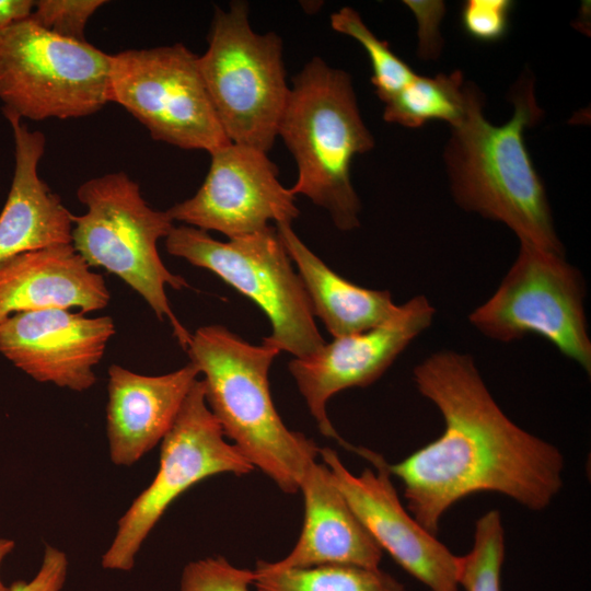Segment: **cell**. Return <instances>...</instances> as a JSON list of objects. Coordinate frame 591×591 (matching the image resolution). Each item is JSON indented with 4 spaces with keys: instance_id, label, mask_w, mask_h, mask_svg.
Masks as SVG:
<instances>
[{
    "instance_id": "obj_1",
    "label": "cell",
    "mask_w": 591,
    "mask_h": 591,
    "mask_svg": "<svg viewBox=\"0 0 591 591\" xmlns=\"http://www.w3.org/2000/svg\"><path fill=\"white\" fill-rule=\"evenodd\" d=\"M414 381L440 410L444 429L389 470L427 531L437 535L444 512L476 493L500 494L533 511L549 506L563 488L561 452L503 413L472 356L431 354L415 367Z\"/></svg>"
},
{
    "instance_id": "obj_2",
    "label": "cell",
    "mask_w": 591,
    "mask_h": 591,
    "mask_svg": "<svg viewBox=\"0 0 591 591\" xmlns=\"http://www.w3.org/2000/svg\"><path fill=\"white\" fill-rule=\"evenodd\" d=\"M512 103L511 119L495 126L485 118L479 97L465 120L452 128L444 155L453 197L463 209L509 227L520 243L565 255L523 139L543 114L531 79L518 82Z\"/></svg>"
},
{
    "instance_id": "obj_3",
    "label": "cell",
    "mask_w": 591,
    "mask_h": 591,
    "mask_svg": "<svg viewBox=\"0 0 591 591\" xmlns=\"http://www.w3.org/2000/svg\"><path fill=\"white\" fill-rule=\"evenodd\" d=\"M186 351L204 374L207 405L224 436L282 491H299L320 448L289 430L274 405L268 375L280 351L265 341L250 344L218 324L197 328Z\"/></svg>"
},
{
    "instance_id": "obj_4",
    "label": "cell",
    "mask_w": 591,
    "mask_h": 591,
    "mask_svg": "<svg viewBox=\"0 0 591 591\" xmlns=\"http://www.w3.org/2000/svg\"><path fill=\"white\" fill-rule=\"evenodd\" d=\"M278 136L298 167L291 193L324 208L339 230L359 227L361 204L350 167L374 140L360 115L350 76L312 58L292 79Z\"/></svg>"
},
{
    "instance_id": "obj_5",
    "label": "cell",
    "mask_w": 591,
    "mask_h": 591,
    "mask_svg": "<svg viewBox=\"0 0 591 591\" xmlns=\"http://www.w3.org/2000/svg\"><path fill=\"white\" fill-rule=\"evenodd\" d=\"M86 207L72 215L71 245L91 268L116 275L150 306L159 321H169L186 350L189 333L174 315L165 288H188L187 281L163 264L158 241L175 227L167 211L151 208L139 185L126 173L115 172L84 182L77 190Z\"/></svg>"
},
{
    "instance_id": "obj_6",
    "label": "cell",
    "mask_w": 591,
    "mask_h": 591,
    "mask_svg": "<svg viewBox=\"0 0 591 591\" xmlns=\"http://www.w3.org/2000/svg\"><path fill=\"white\" fill-rule=\"evenodd\" d=\"M198 66L229 140L267 153L290 92L280 37L254 32L248 5L234 1L228 11L216 8Z\"/></svg>"
},
{
    "instance_id": "obj_7",
    "label": "cell",
    "mask_w": 591,
    "mask_h": 591,
    "mask_svg": "<svg viewBox=\"0 0 591 591\" xmlns=\"http://www.w3.org/2000/svg\"><path fill=\"white\" fill-rule=\"evenodd\" d=\"M165 246L169 254L212 271L257 304L270 323L266 344L304 358L326 343L275 225L221 242L182 224L172 229Z\"/></svg>"
},
{
    "instance_id": "obj_8",
    "label": "cell",
    "mask_w": 591,
    "mask_h": 591,
    "mask_svg": "<svg viewBox=\"0 0 591 591\" xmlns=\"http://www.w3.org/2000/svg\"><path fill=\"white\" fill-rule=\"evenodd\" d=\"M109 55L31 19L0 30L2 111L44 120L89 116L107 102Z\"/></svg>"
},
{
    "instance_id": "obj_9",
    "label": "cell",
    "mask_w": 591,
    "mask_h": 591,
    "mask_svg": "<svg viewBox=\"0 0 591 591\" xmlns=\"http://www.w3.org/2000/svg\"><path fill=\"white\" fill-rule=\"evenodd\" d=\"M580 271L565 255L520 243L495 293L468 316L484 336L510 343L535 334L591 372V340Z\"/></svg>"
},
{
    "instance_id": "obj_10",
    "label": "cell",
    "mask_w": 591,
    "mask_h": 591,
    "mask_svg": "<svg viewBox=\"0 0 591 591\" xmlns=\"http://www.w3.org/2000/svg\"><path fill=\"white\" fill-rule=\"evenodd\" d=\"M107 99L137 118L154 140L209 153L231 143L198 56L182 44L109 55Z\"/></svg>"
},
{
    "instance_id": "obj_11",
    "label": "cell",
    "mask_w": 591,
    "mask_h": 591,
    "mask_svg": "<svg viewBox=\"0 0 591 591\" xmlns=\"http://www.w3.org/2000/svg\"><path fill=\"white\" fill-rule=\"evenodd\" d=\"M224 437L207 405L202 380H196L162 439L155 477L118 521L112 545L102 557L104 568L130 570L150 531L170 505L195 484L217 474L244 475L254 470Z\"/></svg>"
},
{
    "instance_id": "obj_12",
    "label": "cell",
    "mask_w": 591,
    "mask_h": 591,
    "mask_svg": "<svg viewBox=\"0 0 591 591\" xmlns=\"http://www.w3.org/2000/svg\"><path fill=\"white\" fill-rule=\"evenodd\" d=\"M354 452L373 468L355 475L335 450L318 451L337 487L375 543L429 591H459V556L403 507L385 459L362 447H356Z\"/></svg>"
},
{
    "instance_id": "obj_13",
    "label": "cell",
    "mask_w": 591,
    "mask_h": 591,
    "mask_svg": "<svg viewBox=\"0 0 591 591\" xmlns=\"http://www.w3.org/2000/svg\"><path fill=\"white\" fill-rule=\"evenodd\" d=\"M210 155L197 193L166 210L173 221L235 239L299 217L296 196L280 183L266 152L231 142Z\"/></svg>"
},
{
    "instance_id": "obj_14",
    "label": "cell",
    "mask_w": 591,
    "mask_h": 591,
    "mask_svg": "<svg viewBox=\"0 0 591 591\" xmlns=\"http://www.w3.org/2000/svg\"><path fill=\"white\" fill-rule=\"evenodd\" d=\"M436 310L418 294L398 305L396 313L368 331L334 338L316 352L294 358L288 370L321 432L350 450L333 427L326 404L335 394L366 387L392 366L407 346L432 324Z\"/></svg>"
},
{
    "instance_id": "obj_15",
    "label": "cell",
    "mask_w": 591,
    "mask_h": 591,
    "mask_svg": "<svg viewBox=\"0 0 591 591\" xmlns=\"http://www.w3.org/2000/svg\"><path fill=\"white\" fill-rule=\"evenodd\" d=\"M108 315L66 309L13 314L0 323V354L40 383L82 392L96 382L94 368L115 334Z\"/></svg>"
},
{
    "instance_id": "obj_16",
    "label": "cell",
    "mask_w": 591,
    "mask_h": 591,
    "mask_svg": "<svg viewBox=\"0 0 591 591\" xmlns=\"http://www.w3.org/2000/svg\"><path fill=\"white\" fill-rule=\"evenodd\" d=\"M198 374L192 362L161 375L108 368L106 428L114 464L136 463L164 438Z\"/></svg>"
},
{
    "instance_id": "obj_17",
    "label": "cell",
    "mask_w": 591,
    "mask_h": 591,
    "mask_svg": "<svg viewBox=\"0 0 591 591\" xmlns=\"http://www.w3.org/2000/svg\"><path fill=\"white\" fill-rule=\"evenodd\" d=\"M14 140L15 166L0 213V265L21 254L71 244L72 213L38 175L46 139L19 116L2 111Z\"/></svg>"
},
{
    "instance_id": "obj_18",
    "label": "cell",
    "mask_w": 591,
    "mask_h": 591,
    "mask_svg": "<svg viewBox=\"0 0 591 591\" xmlns=\"http://www.w3.org/2000/svg\"><path fill=\"white\" fill-rule=\"evenodd\" d=\"M111 292L71 244L27 252L0 265V323L9 316L46 309H105Z\"/></svg>"
},
{
    "instance_id": "obj_19",
    "label": "cell",
    "mask_w": 591,
    "mask_h": 591,
    "mask_svg": "<svg viewBox=\"0 0 591 591\" xmlns=\"http://www.w3.org/2000/svg\"><path fill=\"white\" fill-rule=\"evenodd\" d=\"M304 520L300 537L274 568L352 565L379 568L382 549L357 518L324 463L311 462L300 482Z\"/></svg>"
},
{
    "instance_id": "obj_20",
    "label": "cell",
    "mask_w": 591,
    "mask_h": 591,
    "mask_svg": "<svg viewBox=\"0 0 591 591\" xmlns=\"http://www.w3.org/2000/svg\"><path fill=\"white\" fill-rule=\"evenodd\" d=\"M278 235L298 269L314 316L333 338L375 327L397 311L387 290L368 289L341 277L316 256L291 224H275Z\"/></svg>"
},
{
    "instance_id": "obj_21",
    "label": "cell",
    "mask_w": 591,
    "mask_h": 591,
    "mask_svg": "<svg viewBox=\"0 0 591 591\" xmlns=\"http://www.w3.org/2000/svg\"><path fill=\"white\" fill-rule=\"evenodd\" d=\"M480 93L464 84L460 71L434 77H416L384 103L383 118L408 128H419L430 120L460 126Z\"/></svg>"
},
{
    "instance_id": "obj_22",
    "label": "cell",
    "mask_w": 591,
    "mask_h": 591,
    "mask_svg": "<svg viewBox=\"0 0 591 591\" xmlns=\"http://www.w3.org/2000/svg\"><path fill=\"white\" fill-rule=\"evenodd\" d=\"M254 571L257 591H405L404 584L380 568L322 565L279 569L258 560Z\"/></svg>"
},
{
    "instance_id": "obj_23",
    "label": "cell",
    "mask_w": 591,
    "mask_h": 591,
    "mask_svg": "<svg viewBox=\"0 0 591 591\" xmlns=\"http://www.w3.org/2000/svg\"><path fill=\"white\" fill-rule=\"evenodd\" d=\"M334 31L356 39L366 50L372 67V84L385 103L410 82L417 73L396 56L387 43L380 40L363 23L357 11L344 7L331 15Z\"/></svg>"
},
{
    "instance_id": "obj_24",
    "label": "cell",
    "mask_w": 591,
    "mask_h": 591,
    "mask_svg": "<svg viewBox=\"0 0 591 591\" xmlns=\"http://www.w3.org/2000/svg\"><path fill=\"white\" fill-rule=\"evenodd\" d=\"M505 530L501 514L490 510L475 523L473 546L459 556V586L465 591H501Z\"/></svg>"
},
{
    "instance_id": "obj_25",
    "label": "cell",
    "mask_w": 591,
    "mask_h": 591,
    "mask_svg": "<svg viewBox=\"0 0 591 591\" xmlns=\"http://www.w3.org/2000/svg\"><path fill=\"white\" fill-rule=\"evenodd\" d=\"M103 0L35 1L31 20L44 30L74 42H86L84 31L89 19L105 4Z\"/></svg>"
},
{
    "instance_id": "obj_26",
    "label": "cell",
    "mask_w": 591,
    "mask_h": 591,
    "mask_svg": "<svg viewBox=\"0 0 591 591\" xmlns=\"http://www.w3.org/2000/svg\"><path fill=\"white\" fill-rule=\"evenodd\" d=\"M254 580V570L235 567L223 557H208L184 568L181 591H251Z\"/></svg>"
},
{
    "instance_id": "obj_27",
    "label": "cell",
    "mask_w": 591,
    "mask_h": 591,
    "mask_svg": "<svg viewBox=\"0 0 591 591\" xmlns=\"http://www.w3.org/2000/svg\"><path fill=\"white\" fill-rule=\"evenodd\" d=\"M512 7L509 0H468L461 11L462 27L475 40H500L507 34Z\"/></svg>"
},
{
    "instance_id": "obj_28",
    "label": "cell",
    "mask_w": 591,
    "mask_h": 591,
    "mask_svg": "<svg viewBox=\"0 0 591 591\" xmlns=\"http://www.w3.org/2000/svg\"><path fill=\"white\" fill-rule=\"evenodd\" d=\"M68 559L63 552L47 545L42 566L30 581H16L10 591H60L67 577Z\"/></svg>"
},
{
    "instance_id": "obj_29",
    "label": "cell",
    "mask_w": 591,
    "mask_h": 591,
    "mask_svg": "<svg viewBox=\"0 0 591 591\" xmlns=\"http://www.w3.org/2000/svg\"><path fill=\"white\" fill-rule=\"evenodd\" d=\"M34 5L32 0H0V30L30 19Z\"/></svg>"
},
{
    "instance_id": "obj_30",
    "label": "cell",
    "mask_w": 591,
    "mask_h": 591,
    "mask_svg": "<svg viewBox=\"0 0 591 591\" xmlns=\"http://www.w3.org/2000/svg\"><path fill=\"white\" fill-rule=\"evenodd\" d=\"M14 548V542L7 538H0V565L4 557ZM0 591H10V587L4 586L0 578Z\"/></svg>"
}]
</instances>
